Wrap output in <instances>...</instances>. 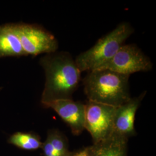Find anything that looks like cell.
Here are the masks:
<instances>
[{"mask_svg": "<svg viewBox=\"0 0 156 156\" xmlns=\"http://www.w3.org/2000/svg\"><path fill=\"white\" fill-rule=\"evenodd\" d=\"M116 108L90 101L85 104L84 129L91 135L93 144L108 139L113 134Z\"/></svg>", "mask_w": 156, "mask_h": 156, "instance_id": "5", "label": "cell"}, {"mask_svg": "<svg viewBox=\"0 0 156 156\" xmlns=\"http://www.w3.org/2000/svg\"><path fill=\"white\" fill-rule=\"evenodd\" d=\"M109 69L87 72L83 80L84 92L88 101L117 107L129 100V78Z\"/></svg>", "mask_w": 156, "mask_h": 156, "instance_id": "2", "label": "cell"}, {"mask_svg": "<svg viewBox=\"0 0 156 156\" xmlns=\"http://www.w3.org/2000/svg\"><path fill=\"white\" fill-rule=\"evenodd\" d=\"M68 156H89V149L87 147L83 148L76 152H72Z\"/></svg>", "mask_w": 156, "mask_h": 156, "instance_id": "13", "label": "cell"}, {"mask_svg": "<svg viewBox=\"0 0 156 156\" xmlns=\"http://www.w3.org/2000/svg\"><path fill=\"white\" fill-rule=\"evenodd\" d=\"M146 93V91H144L138 97L131 98L122 105L116 108L113 134L127 140L136 135L134 126L135 115Z\"/></svg>", "mask_w": 156, "mask_h": 156, "instance_id": "8", "label": "cell"}, {"mask_svg": "<svg viewBox=\"0 0 156 156\" xmlns=\"http://www.w3.org/2000/svg\"><path fill=\"white\" fill-rule=\"evenodd\" d=\"M134 32L129 23H121L93 47L80 53L75 60L81 73L98 69L109 62Z\"/></svg>", "mask_w": 156, "mask_h": 156, "instance_id": "3", "label": "cell"}, {"mask_svg": "<svg viewBox=\"0 0 156 156\" xmlns=\"http://www.w3.org/2000/svg\"><path fill=\"white\" fill-rule=\"evenodd\" d=\"M23 49L27 56H37L57 51L58 41L53 34L38 24L14 23Z\"/></svg>", "mask_w": 156, "mask_h": 156, "instance_id": "4", "label": "cell"}, {"mask_svg": "<svg viewBox=\"0 0 156 156\" xmlns=\"http://www.w3.org/2000/svg\"><path fill=\"white\" fill-rule=\"evenodd\" d=\"M27 56L17 34L14 23L0 25V58Z\"/></svg>", "mask_w": 156, "mask_h": 156, "instance_id": "9", "label": "cell"}, {"mask_svg": "<svg viewBox=\"0 0 156 156\" xmlns=\"http://www.w3.org/2000/svg\"><path fill=\"white\" fill-rule=\"evenodd\" d=\"M46 139L49 140L57 156H68L72 152L69 151L68 142L64 134L56 129L48 131Z\"/></svg>", "mask_w": 156, "mask_h": 156, "instance_id": "12", "label": "cell"}, {"mask_svg": "<svg viewBox=\"0 0 156 156\" xmlns=\"http://www.w3.org/2000/svg\"><path fill=\"white\" fill-rule=\"evenodd\" d=\"M128 140L112 134L108 139L88 147L89 156H127Z\"/></svg>", "mask_w": 156, "mask_h": 156, "instance_id": "10", "label": "cell"}, {"mask_svg": "<svg viewBox=\"0 0 156 156\" xmlns=\"http://www.w3.org/2000/svg\"><path fill=\"white\" fill-rule=\"evenodd\" d=\"M8 143L28 151H36L42 148V142L39 135L30 132H16L9 138Z\"/></svg>", "mask_w": 156, "mask_h": 156, "instance_id": "11", "label": "cell"}, {"mask_svg": "<svg viewBox=\"0 0 156 156\" xmlns=\"http://www.w3.org/2000/svg\"><path fill=\"white\" fill-rule=\"evenodd\" d=\"M56 112L67 124L74 135H79L84 129L85 104L73 99L59 100L45 105Z\"/></svg>", "mask_w": 156, "mask_h": 156, "instance_id": "7", "label": "cell"}, {"mask_svg": "<svg viewBox=\"0 0 156 156\" xmlns=\"http://www.w3.org/2000/svg\"><path fill=\"white\" fill-rule=\"evenodd\" d=\"M153 68L151 59L135 44L124 45L109 62L98 69H109L130 76L139 72H148Z\"/></svg>", "mask_w": 156, "mask_h": 156, "instance_id": "6", "label": "cell"}, {"mask_svg": "<svg viewBox=\"0 0 156 156\" xmlns=\"http://www.w3.org/2000/svg\"><path fill=\"white\" fill-rule=\"evenodd\" d=\"M45 74L41 103L45 106L54 101L73 99L81 81V71L71 55L66 51L47 54L39 60Z\"/></svg>", "mask_w": 156, "mask_h": 156, "instance_id": "1", "label": "cell"}]
</instances>
